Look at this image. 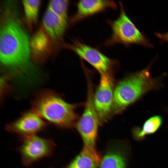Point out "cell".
Returning <instances> with one entry per match:
<instances>
[{
	"label": "cell",
	"mask_w": 168,
	"mask_h": 168,
	"mask_svg": "<svg viewBox=\"0 0 168 168\" xmlns=\"http://www.w3.org/2000/svg\"><path fill=\"white\" fill-rule=\"evenodd\" d=\"M63 46L86 61L100 75L111 73L114 61L97 49L76 40L70 43L64 44Z\"/></svg>",
	"instance_id": "cell-7"
},
{
	"label": "cell",
	"mask_w": 168,
	"mask_h": 168,
	"mask_svg": "<svg viewBox=\"0 0 168 168\" xmlns=\"http://www.w3.org/2000/svg\"><path fill=\"white\" fill-rule=\"evenodd\" d=\"M21 144L18 148L22 164L29 166L38 160L51 156L55 146L53 141L36 135L20 137Z\"/></svg>",
	"instance_id": "cell-6"
},
{
	"label": "cell",
	"mask_w": 168,
	"mask_h": 168,
	"mask_svg": "<svg viewBox=\"0 0 168 168\" xmlns=\"http://www.w3.org/2000/svg\"><path fill=\"white\" fill-rule=\"evenodd\" d=\"M42 118L34 110L28 111L15 121L8 124L6 129L20 137L35 135L46 126Z\"/></svg>",
	"instance_id": "cell-9"
},
{
	"label": "cell",
	"mask_w": 168,
	"mask_h": 168,
	"mask_svg": "<svg viewBox=\"0 0 168 168\" xmlns=\"http://www.w3.org/2000/svg\"><path fill=\"white\" fill-rule=\"evenodd\" d=\"M34 110L43 118L58 127L69 128L76 124L78 116L76 105L66 102L49 90L42 91L33 102Z\"/></svg>",
	"instance_id": "cell-2"
},
{
	"label": "cell",
	"mask_w": 168,
	"mask_h": 168,
	"mask_svg": "<svg viewBox=\"0 0 168 168\" xmlns=\"http://www.w3.org/2000/svg\"><path fill=\"white\" fill-rule=\"evenodd\" d=\"M155 34L157 37L162 41L168 42V32L164 33L156 32Z\"/></svg>",
	"instance_id": "cell-18"
},
{
	"label": "cell",
	"mask_w": 168,
	"mask_h": 168,
	"mask_svg": "<svg viewBox=\"0 0 168 168\" xmlns=\"http://www.w3.org/2000/svg\"><path fill=\"white\" fill-rule=\"evenodd\" d=\"M31 55L35 61L42 63L55 51L49 36L41 25L30 40Z\"/></svg>",
	"instance_id": "cell-11"
},
{
	"label": "cell",
	"mask_w": 168,
	"mask_h": 168,
	"mask_svg": "<svg viewBox=\"0 0 168 168\" xmlns=\"http://www.w3.org/2000/svg\"><path fill=\"white\" fill-rule=\"evenodd\" d=\"M100 160V157L96 156L82 148L66 168H97Z\"/></svg>",
	"instance_id": "cell-16"
},
{
	"label": "cell",
	"mask_w": 168,
	"mask_h": 168,
	"mask_svg": "<svg viewBox=\"0 0 168 168\" xmlns=\"http://www.w3.org/2000/svg\"><path fill=\"white\" fill-rule=\"evenodd\" d=\"M76 6V11L70 20L71 24L107 9H115L117 7L114 1L106 0H80L77 3Z\"/></svg>",
	"instance_id": "cell-13"
},
{
	"label": "cell",
	"mask_w": 168,
	"mask_h": 168,
	"mask_svg": "<svg viewBox=\"0 0 168 168\" xmlns=\"http://www.w3.org/2000/svg\"><path fill=\"white\" fill-rule=\"evenodd\" d=\"M162 123V119L160 116L151 117L145 121L142 127H136L133 129L132 136L135 140L141 141L147 136L156 132L161 126Z\"/></svg>",
	"instance_id": "cell-14"
},
{
	"label": "cell",
	"mask_w": 168,
	"mask_h": 168,
	"mask_svg": "<svg viewBox=\"0 0 168 168\" xmlns=\"http://www.w3.org/2000/svg\"><path fill=\"white\" fill-rule=\"evenodd\" d=\"M120 6L119 16L115 20L108 22L112 33L110 37L105 42V45L108 46L120 44L128 46L136 44L147 48L152 47L149 40L128 16L121 2Z\"/></svg>",
	"instance_id": "cell-4"
},
{
	"label": "cell",
	"mask_w": 168,
	"mask_h": 168,
	"mask_svg": "<svg viewBox=\"0 0 168 168\" xmlns=\"http://www.w3.org/2000/svg\"><path fill=\"white\" fill-rule=\"evenodd\" d=\"M100 76L99 85L94 95L93 101L100 124H101L107 121L112 112L114 90L111 73Z\"/></svg>",
	"instance_id": "cell-8"
},
{
	"label": "cell",
	"mask_w": 168,
	"mask_h": 168,
	"mask_svg": "<svg viewBox=\"0 0 168 168\" xmlns=\"http://www.w3.org/2000/svg\"><path fill=\"white\" fill-rule=\"evenodd\" d=\"M69 2L66 0H51L48 3L47 8L57 15L68 20Z\"/></svg>",
	"instance_id": "cell-17"
},
{
	"label": "cell",
	"mask_w": 168,
	"mask_h": 168,
	"mask_svg": "<svg viewBox=\"0 0 168 168\" xmlns=\"http://www.w3.org/2000/svg\"><path fill=\"white\" fill-rule=\"evenodd\" d=\"M68 25V20L57 15L47 8L43 17L42 26L50 38L55 50L62 45Z\"/></svg>",
	"instance_id": "cell-10"
},
{
	"label": "cell",
	"mask_w": 168,
	"mask_h": 168,
	"mask_svg": "<svg viewBox=\"0 0 168 168\" xmlns=\"http://www.w3.org/2000/svg\"><path fill=\"white\" fill-rule=\"evenodd\" d=\"M94 95L92 83L91 79H88L84 109L75 125L83 142V148L97 155L99 154L96 148V142L100 122L94 105Z\"/></svg>",
	"instance_id": "cell-5"
},
{
	"label": "cell",
	"mask_w": 168,
	"mask_h": 168,
	"mask_svg": "<svg viewBox=\"0 0 168 168\" xmlns=\"http://www.w3.org/2000/svg\"><path fill=\"white\" fill-rule=\"evenodd\" d=\"M149 68L132 73L117 84L114 91L113 113L122 112L146 93L157 87V81L151 77Z\"/></svg>",
	"instance_id": "cell-3"
},
{
	"label": "cell",
	"mask_w": 168,
	"mask_h": 168,
	"mask_svg": "<svg viewBox=\"0 0 168 168\" xmlns=\"http://www.w3.org/2000/svg\"><path fill=\"white\" fill-rule=\"evenodd\" d=\"M26 24L30 31L33 30L38 20L41 1L39 0L22 1Z\"/></svg>",
	"instance_id": "cell-15"
},
{
	"label": "cell",
	"mask_w": 168,
	"mask_h": 168,
	"mask_svg": "<svg viewBox=\"0 0 168 168\" xmlns=\"http://www.w3.org/2000/svg\"><path fill=\"white\" fill-rule=\"evenodd\" d=\"M124 144L109 147L101 159L99 168H128L129 149Z\"/></svg>",
	"instance_id": "cell-12"
},
{
	"label": "cell",
	"mask_w": 168,
	"mask_h": 168,
	"mask_svg": "<svg viewBox=\"0 0 168 168\" xmlns=\"http://www.w3.org/2000/svg\"><path fill=\"white\" fill-rule=\"evenodd\" d=\"M4 6L0 18V60L7 67L23 69L30 63V40L12 5Z\"/></svg>",
	"instance_id": "cell-1"
}]
</instances>
